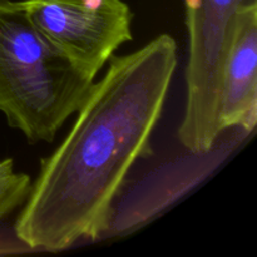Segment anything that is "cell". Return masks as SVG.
Segmentation results:
<instances>
[{
    "mask_svg": "<svg viewBox=\"0 0 257 257\" xmlns=\"http://www.w3.org/2000/svg\"><path fill=\"white\" fill-rule=\"evenodd\" d=\"M32 187V178L15 170L14 160H0V221L24 205Z\"/></svg>",
    "mask_w": 257,
    "mask_h": 257,
    "instance_id": "5",
    "label": "cell"
},
{
    "mask_svg": "<svg viewBox=\"0 0 257 257\" xmlns=\"http://www.w3.org/2000/svg\"><path fill=\"white\" fill-rule=\"evenodd\" d=\"M95 78L80 69L28 15L0 0V113L30 143L53 142Z\"/></svg>",
    "mask_w": 257,
    "mask_h": 257,
    "instance_id": "2",
    "label": "cell"
},
{
    "mask_svg": "<svg viewBox=\"0 0 257 257\" xmlns=\"http://www.w3.org/2000/svg\"><path fill=\"white\" fill-rule=\"evenodd\" d=\"M32 22L93 78L132 40L133 14L123 0H22Z\"/></svg>",
    "mask_w": 257,
    "mask_h": 257,
    "instance_id": "3",
    "label": "cell"
},
{
    "mask_svg": "<svg viewBox=\"0 0 257 257\" xmlns=\"http://www.w3.org/2000/svg\"><path fill=\"white\" fill-rule=\"evenodd\" d=\"M218 123L251 133L257 123V5L241 10L222 73Z\"/></svg>",
    "mask_w": 257,
    "mask_h": 257,
    "instance_id": "4",
    "label": "cell"
},
{
    "mask_svg": "<svg viewBox=\"0 0 257 257\" xmlns=\"http://www.w3.org/2000/svg\"><path fill=\"white\" fill-rule=\"evenodd\" d=\"M177 64V43L170 34L110 58L67 137L40 161L14 225L20 242L60 252L109 230L113 203L131 168L152 156L151 138Z\"/></svg>",
    "mask_w": 257,
    "mask_h": 257,
    "instance_id": "1",
    "label": "cell"
}]
</instances>
